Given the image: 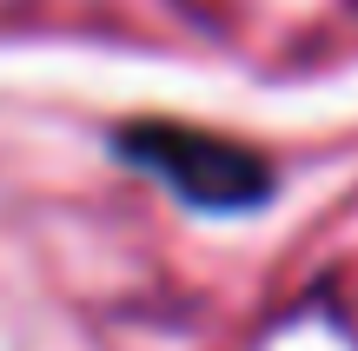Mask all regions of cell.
Listing matches in <instances>:
<instances>
[{"label":"cell","mask_w":358,"mask_h":351,"mask_svg":"<svg viewBox=\"0 0 358 351\" xmlns=\"http://www.w3.org/2000/svg\"><path fill=\"white\" fill-rule=\"evenodd\" d=\"M120 159L153 172L173 199H186L199 212H252L272 199L266 153L226 140V133L179 126V119H133V126H120Z\"/></svg>","instance_id":"obj_1"}]
</instances>
